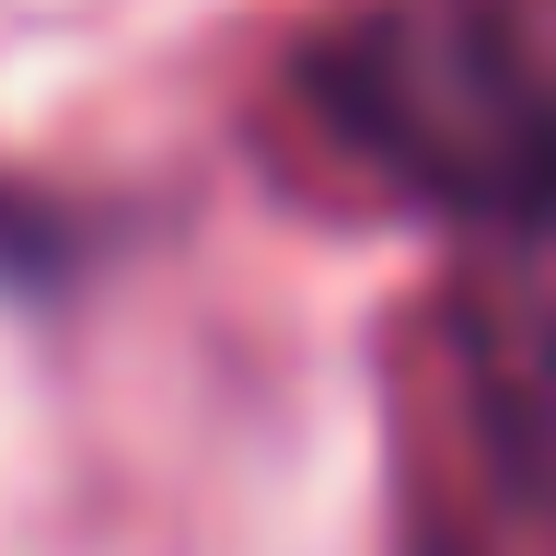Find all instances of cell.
Wrapping results in <instances>:
<instances>
[{
  "instance_id": "obj_1",
  "label": "cell",
  "mask_w": 556,
  "mask_h": 556,
  "mask_svg": "<svg viewBox=\"0 0 556 556\" xmlns=\"http://www.w3.org/2000/svg\"><path fill=\"white\" fill-rule=\"evenodd\" d=\"M302 81L325 128L417 198L476 220L556 198V35L521 0H359Z\"/></svg>"
},
{
  "instance_id": "obj_2",
  "label": "cell",
  "mask_w": 556,
  "mask_h": 556,
  "mask_svg": "<svg viewBox=\"0 0 556 556\" xmlns=\"http://www.w3.org/2000/svg\"><path fill=\"white\" fill-rule=\"evenodd\" d=\"M452 348L486 452L556 510V198L476 220V255L452 278Z\"/></svg>"
}]
</instances>
